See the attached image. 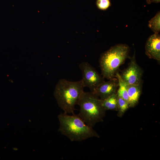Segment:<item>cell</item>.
<instances>
[{"label": "cell", "mask_w": 160, "mask_h": 160, "mask_svg": "<svg viewBox=\"0 0 160 160\" xmlns=\"http://www.w3.org/2000/svg\"><path fill=\"white\" fill-rule=\"evenodd\" d=\"M118 86L117 79L113 78L107 81L103 82L92 92L100 97V99L103 100L116 93Z\"/></svg>", "instance_id": "52a82bcc"}, {"label": "cell", "mask_w": 160, "mask_h": 160, "mask_svg": "<svg viewBox=\"0 0 160 160\" xmlns=\"http://www.w3.org/2000/svg\"><path fill=\"white\" fill-rule=\"evenodd\" d=\"M82 75V79L85 87L89 88L93 92L98 86L104 81L95 69L87 62H83L79 65Z\"/></svg>", "instance_id": "5b68a950"}, {"label": "cell", "mask_w": 160, "mask_h": 160, "mask_svg": "<svg viewBox=\"0 0 160 160\" xmlns=\"http://www.w3.org/2000/svg\"><path fill=\"white\" fill-rule=\"evenodd\" d=\"M148 26L154 33H159L160 31V11L148 21Z\"/></svg>", "instance_id": "7c38bea8"}, {"label": "cell", "mask_w": 160, "mask_h": 160, "mask_svg": "<svg viewBox=\"0 0 160 160\" xmlns=\"http://www.w3.org/2000/svg\"><path fill=\"white\" fill-rule=\"evenodd\" d=\"M135 52L130 58L128 67L124 70L121 75L122 78L129 85L137 84L141 82L143 72L137 64Z\"/></svg>", "instance_id": "8992f818"}, {"label": "cell", "mask_w": 160, "mask_h": 160, "mask_svg": "<svg viewBox=\"0 0 160 160\" xmlns=\"http://www.w3.org/2000/svg\"><path fill=\"white\" fill-rule=\"evenodd\" d=\"M129 50L127 45L119 44L101 55L99 63L103 78L109 80L114 78L116 70L128 57Z\"/></svg>", "instance_id": "277c9868"}, {"label": "cell", "mask_w": 160, "mask_h": 160, "mask_svg": "<svg viewBox=\"0 0 160 160\" xmlns=\"http://www.w3.org/2000/svg\"><path fill=\"white\" fill-rule=\"evenodd\" d=\"M118 97L117 116L121 117L129 107V103L122 98Z\"/></svg>", "instance_id": "4fadbf2b"}, {"label": "cell", "mask_w": 160, "mask_h": 160, "mask_svg": "<svg viewBox=\"0 0 160 160\" xmlns=\"http://www.w3.org/2000/svg\"><path fill=\"white\" fill-rule=\"evenodd\" d=\"M142 81L138 84L128 85L127 92L129 107L133 108L137 104L142 92Z\"/></svg>", "instance_id": "9c48e42d"}, {"label": "cell", "mask_w": 160, "mask_h": 160, "mask_svg": "<svg viewBox=\"0 0 160 160\" xmlns=\"http://www.w3.org/2000/svg\"><path fill=\"white\" fill-rule=\"evenodd\" d=\"M115 76L118 81L119 88L116 93L117 96L128 102L127 89L129 84L122 78L118 72H116Z\"/></svg>", "instance_id": "30bf717a"}, {"label": "cell", "mask_w": 160, "mask_h": 160, "mask_svg": "<svg viewBox=\"0 0 160 160\" xmlns=\"http://www.w3.org/2000/svg\"><path fill=\"white\" fill-rule=\"evenodd\" d=\"M101 104L106 111H118V97L117 93L112 95L107 98L101 100Z\"/></svg>", "instance_id": "8fae6325"}, {"label": "cell", "mask_w": 160, "mask_h": 160, "mask_svg": "<svg viewBox=\"0 0 160 160\" xmlns=\"http://www.w3.org/2000/svg\"><path fill=\"white\" fill-rule=\"evenodd\" d=\"M85 87L82 79L71 81L60 79L57 84L54 95L59 106L67 114L74 113L75 106L78 104Z\"/></svg>", "instance_id": "6da1fadb"}, {"label": "cell", "mask_w": 160, "mask_h": 160, "mask_svg": "<svg viewBox=\"0 0 160 160\" xmlns=\"http://www.w3.org/2000/svg\"><path fill=\"white\" fill-rule=\"evenodd\" d=\"M160 2V0H147V2L148 4H150L152 2L155 3H159Z\"/></svg>", "instance_id": "9a60e30c"}, {"label": "cell", "mask_w": 160, "mask_h": 160, "mask_svg": "<svg viewBox=\"0 0 160 160\" xmlns=\"http://www.w3.org/2000/svg\"><path fill=\"white\" fill-rule=\"evenodd\" d=\"M96 4L99 9L105 10L110 7L111 3L110 0H97Z\"/></svg>", "instance_id": "5bb4252c"}, {"label": "cell", "mask_w": 160, "mask_h": 160, "mask_svg": "<svg viewBox=\"0 0 160 160\" xmlns=\"http://www.w3.org/2000/svg\"><path fill=\"white\" fill-rule=\"evenodd\" d=\"M77 104L80 107L78 115L89 126L93 128L103 121L106 111L102 106L101 100L93 92L84 91Z\"/></svg>", "instance_id": "3957f363"}, {"label": "cell", "mask_w": 160, "mask_h": 160, "mask_svg": "<svg viewBox=\"0 0 160 160\" xmlns=\"http://www.w3.org/2000/svg\"><path fill=\"white\" fill-rule=\"evenodd\" d=\"M145 53L150 58L160 60V36L155 33L150 36L145 45Z\"/></svg>", "instance_id": "ba28073f"}, {"label": "cell", "mask_w": 160, "mask_h": 160, "mask_svg": "<svg viewBox=\"0 0 160 160\" xmlns=\"http://www.w3.org/2000/svg\"><path fill=\"white\" fill-rule=\"evenodd\" d=\"M60 122L58 131L71 141H80L100 136L93 128L86 124L78 115L61 113L58 116Z\"/></svg>", "instance_id": "7a4b0ae2"}]
</instances>
